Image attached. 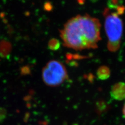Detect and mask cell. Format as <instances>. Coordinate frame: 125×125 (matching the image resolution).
I'll return each instance as SVG.
<instances>
[{"instance_id":"1","label":"cell","mask_w":125,"mask_h":125,"mask_svg":"<svg viewBox=\"0 0 125 125\" xmlns=\"http://www.w3.org/2000/svg\"><path fill=\"white\" fill-rule=\"evenodd\" d=\"M101 23L88 14L70 18L60 30L63 44L75 50L96 49L101 40Z\"/></svg>"},{"instance_id":"2","label":"cell","mask_w":125,"mask_h":125,"mask_svg":"<svg viewBox=\"0 0 125 125\" xmlns=\"http://www.w3.org/2000/svg\"><path fill=\"white\" fill-rule=\"evenodd\" d=\"M105 29L108 38L107 48L111 52L117 51L120 45L123 31V21L116 12L112 13L107 8L104 11Z\"/></svg>"},{"instance_id":"3","label":"cell","mask_w":125,"mask_h":125,"mask_svg":"<svg viewBox=\"0 0 125 125\" xmlns=\"http://www.w3.org/2000/svg\"><path fill=\"white\" fill-rule=\"evenodd\" d=\"M42 77L46 85L55 87L64 83L68 78V75L67 69L62 62L51 60L43 68Z\"/></svg>"},{"instance_id":"4","label":"cell","mask_w":125,"mask_h":125,"mask_svg":"<svg viewBox=\"0 0 125 125\" xmlns=\"http://www.w3.org/2000/svg\"><path fill=\"white\" fill-rule=\"evenodd\" d=\"M112 98L117 101H123L125 99V83H118L113 85L111 91Z\"/></svg>"},{"instance_id":"5","label":"cell","mask_w":125,"mask_h":125,"mask_svg":"<svg viewBox=\"0 0 125 125\" xmlns=\"http://www.w3.org/2000/svg\"><path fill=\"white\" fill-rule=\"evenodd\" d=\"M97 78L101 80H104L108 79L111 75V71L109 68L106 66L100 67L96 72Z\"/></svg>"},{"instance_id":"6","label":"cell","mask_w":125,"mask_h":125,"mask_svg":"<svg viewBox=\"0 0 125 125\" xmlns=\"http://www.w3.org/2000/svg\"><path fill=\"white\" fill-rule=\"evenodd\" d=\"M49 47L51 50H57L60 48V42L56 39H52L49 42Z\"/></svg>"},{"instance_id":"7","label":"cell","mask_w":125,"mask_h":125,"mask_svg":"<svg viewBox=\"0 0 125 125\" xmlns=\"http://www.w3.org/2000/svg\"><path fill=\"white\" fill-rule=\"evenodd\" d=\"M122 0H108V6L109 9H116L120 6Z\"/></svg>"},{"instance_id":"8","label":"cell","mask_w":125,"mask_h":125,"mask_svg":"<svg viewBox=\"0 0 125 125\" xmlns=\"http://www.w3.org/2000/svg\"><path fill=\"white\" fill-rule=\"evenodd\" d=\"M123 114H124V116L125 117V104L124 106V108H123Z\"/></svg>"}]
</instances>
